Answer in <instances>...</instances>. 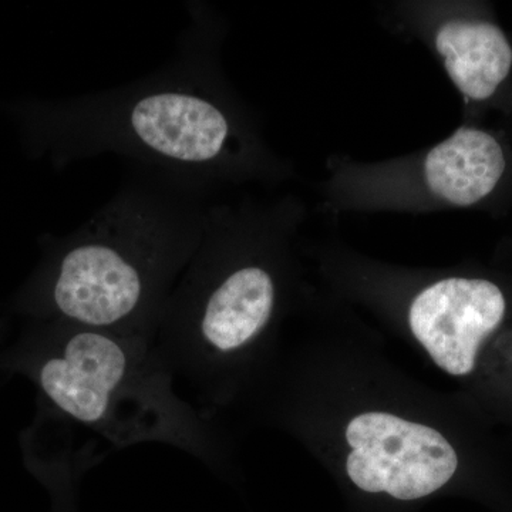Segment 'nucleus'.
<instances>
[{"mask_svg": "<svg viewBox=\"0 0 512 512\" xmlns=\"http://www.w3.org/2000/svg\"><path fill=\"white\" fill-rule=\"evenodd\" d=\"M39 384L60 412L116 446L164 441L194 451V407L175 389L151 340L57 322Z\"/></svg>", "mask_w": 512, "mask_h": 512, "instance_id": "nucleus-3", "label": "nucleus"}, {"mask_svg": "<svg viewBox=\"0 0 512 512\" xmlns=\"http://www.w3.org/2000/svg\"><path fill=\"white\" fill-rule=\"evenodd\" d=\"M504 315L505 298L493 282L450 278L414 298L409 322L437 366L450 375L464 376L474 369L481 342Z\"/></svg>", "mask_w": 512, "mask_h": 512, "instance_id": "nucleus-5", "label": "nucleus"}, {"mask_svg": "<svg viewBox=\"0 0 512 512\" xmlns=\"http://www.w3.org/2000/svg\"><path fill=\"white\" fill-rule=\"evenodd\" d=\"M195 192L140 173L59 245L49 278L59 323L151 340L200 247Z\"/></svg>", "mask_w": 512, "mask_h": 512, "instance_id": "nucleus-2", "label": "nucleus"}, {"mask_svg": "<svg viewBox=\"0 0 512 512\" xmlns=\"http://www.w3.org/2000/svg\"><path fill=\"white\" fill-rule=\"evenodd\" d=\"M346 463L356 487L413 501L436 493L456 474L454 448L439 431L387 413H366L350 421Z\"/></svg>", "mask_w": 512, "mask_h": 512, "instance_id": "nucleus-4", "label": "nucleus"}, {"mask_svg": "<svg viewBox=\"0 0 512 512\" xmlns=\"http://www.w3.org/2000/svg\"><path fill=\"white\" fill-rule=\"evenodd\" d=\"M212 33L208 16L191 8L177 55L158 72L57 107L56 143L63 160L110 154L195 194L259 170L262 153L254 131L215 69Z\"/></svg>", "mask_w": 512, "mask_h": 512, "instance_id": "nucleus-1", "label": "nucleus"}, {"mask_svg": "<svg viewBox=\"0 0 512 512\" xmlns=\"http://www.w3.org/2000/svg\"><path fill=\"white\" fill-rule=\"evenodd\" d=\"M434 47L451 82L467 99H490L510 74V42L503 30L485 20H446L434 33Z\"/></svg>", "mask_w": 512, "mask_h": 512, "instance_id": "nucleus-7", "label": "nucleus"}, {"mask_svg": "<svg viewBox=\"0 0 512 512\" xmlns=\"http://www.w3.org/2000/svg\"><path fill=\"white\" fill-rule=\"evenodd\" d=\"M505 157L500 143L478 128H458L453 136L431 148L423 161L427 191L457 207L484 200L500 183Z\"/></svg>", "mask_w": 512, "mask_h": 512, "instance_id": "nucleus-6", "label": "nucleus"}]
</instances>
